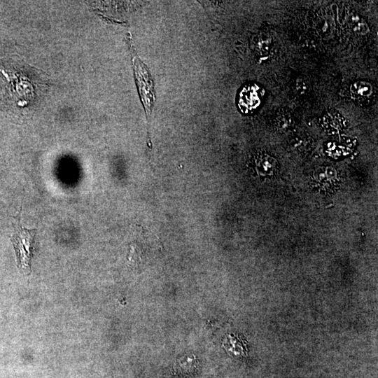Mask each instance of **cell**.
Wrapping results in <instances>:
<instances>
[{
	"mask_svg": "<svg viewBox=\"0 0 378 378\" xmlns=\"http://www.w3.org/2000/svg\"><path fill=\"white\" fill-rule=\"evenodd\" d=\"M20 220V218H18L11 241L15 251L18 268L25 274H29L31 271L30 262L34 251L36 229L23 227Z\"/></svg>",
	"mask_w": 378,
	"mask_h": 378,
	"instance_id": "6da1fadb",
	"label": "cell"
},
{
	"mask_svg": "<svg viewBox=\"0 0 378 378\" xmlns=\"http://www.w3.org/2000/svg\"><path fill=\"white\" fill-rule=\"evenodd\" d=\"M132 62L141 99L144 106L146 115H148L150 114L155 102L153 80L146 66L134 54H132Z\"/></svg>",
	"mask_w": 378,
	"mask_h": 378,
	"instance_id": "7a4b0ae2",
	"label": "cell"
},
{
	"mask_svg": "<svg viewBox=\"0 0 378 378\" xmlns=\"http://www.w3.org/2000/svg\"><path fill=\"white\" fill-rule=\"evenodd\" d=\"M260 94L255 85H248L242 88L239 94L238 106L244 113L251 112L260 102Z\"/></svg>",
	"mask_w": 378,
	"mask_h": 378,
	"instance_id": "3957f363",
	"label": "cell"
},
{
	"mask_svg": "<svg viewBox=\"0 0 378 378\" xmlns=\"http://www.w3.org/2000/svg\"><path fill=\"white\" fill-rule=\"evenodd\" d=\"M352 97L356 99H369L372 94V85L365 81H356L350 88Z\"/></svg>",
	"mask_w": 378,
	"mask_h": 378,
	"instance_id": "277c9868",
	"label": "cell"
},
{
	"mask_svg": "<svg viewBox=\"0 0 378 378\" xmlns=\"http://www.w3.org/2000/svg\"><path fill=\"white\" fill-rule=\"evenodd\" d=\"M294 88L300 95H304L309 92V85L308 81L302 77L298 78L295 82Z\"/></svg>",
	"mask_w": 378,
	"mask_h": 378,
	"instance_id": "5b68a950",
	"label": "cell"
},
{
	"mask_svg": "<svg viewBox=\"0 0 378 378\" xmlns=\"http://www.w3.org/2000/svg\"><path fill=\"white\" fill-rule=\"evenodd\" d=\"M276 122L279 125H288L291 120V117L287 112H281L276 116Z\"/></svg>",
	"mask_w": 378,
	"mask_h": 378,
	"instance_id": "8992f818",
	"label": "cell"
},
{
	"mask_svg": "<svg viewBox=\"0 0 378 378\" xmlns=\"http://www.w3.org/2000/svg\"><path fill=\"white\" fill-rule=\"evenodd\" d=\"M354 30L355 31L360 34H365L368 32V27L365 22H362L360 20H357L356 22H354Z\"/></svg>",
	"mask_w": 378,
	"mask_h": 378,
	"instance_id": "52a82bcc",
	"label": "cell"
}]
</instances>
